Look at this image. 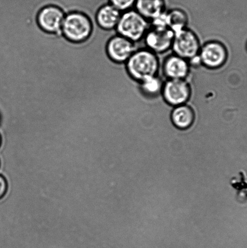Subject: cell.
<instances>
[{"mask_svg":"<svg viewBox=\"0 0 247 248\" xmlns=\"http://www.w3.org/2000/svg\"><path fill=\"white\" fill-rule=\"evenodd\" d=\"M65 15L57 6H49L41 10L38 16V23L43 31L48 33H62V27Z\"/></svg>","mask_w":247,"mask_h":248,"instance_id":"10","label":"cell"},{"mask_svg":"<svg viewBox=\"0 0 247 248\" xmlns=\"http://www.w3.org/2000/svg\"><path fill=\"white\" fill-rule=\"evenodd\" d=\"M122 13L112 4H106L101 7L97 13V23L105 30H115Z\"/></svg>","mask_w":247,"mask_h":248,"instance_id":"13","label":"cell"},{"mask_svg":"<svg viewBox=\"0 0 247 248\" xmlns=\"http://www.w3.org/2000/svg\"><path fill=\"white\" fill-rule=\"evenodd\" d=\"M229 55V50L223 43L218 40H209L202 45L198 60L202 66L215 70L224 66Z\"/></svg>","mask_w":247,"mask_h":248,"instance_id":"5","label":"cell"},{"mask_svg":"<svg viewBox=\"0 0 247 248\" xmlns=\"http://www.w3.org/2000/svg\"><path fill=\"white\" fill-rule=\"evenodd\" d=\"M149 26V21L132 9L122 12L116 31L118 35L137 43L144 40Z\"/></svg>","mask_w":247,"mask_h":248,"instance_id":"2","label":"cell"},{"mask_svg":"<svg viewBox=\"0 0 247 248\" xmlns=\"http://www.w3.org/2000/svg\"><path fill=\"white\" fill-rule=\"evenodd\" d=\"M174 36V31L169 28L150 24L143 40L145 47L159 55L164 54L172 49Z\"/></svg>","mask_w":247,"mask_h":248,"instance_id":"7","label":"cell"},{"mask_svg":"<svg viewBox=\"0 0 247 248\" xmlns=\"http://www.w3.org/2000/svg\"><path fill=\"white\" fill-rule=\"evenodd\" d=\"M166 26L174 33L188 28L189 16L183 9L175 8L166 12Z\"/></svg>","mask_w":247,"mask_h":248,"instance_id":"15","label":"cell"},{"mask_svg":"<svg viewBox=\"0 0 247 248\" xmlns=\"http://www.w3.org/2000/svg\"><path fill=\"white\" fill-rule=\"evenodd\" d=\"M192 94V88L188 79H166L161 94L164 103L174 107L188 104Z\"/></svg>","mask_w":247,"mask_h":248,"instance_id":"6","label":"cell"},{"mask_svg":"<svg viewBox=\"0 0 247 248\" xmlns=\"http://www.w3.org/2000/svg\"><path fill=\"white\" fill-rule=\"evenodd\" d=\"M7 190V184L6 179L0 175V199L3 198Z\"/></svg>","mask_w":247,"mask_h":248,"instance_id":"17","label":"cell"},{"mask_svg":"<svg viewBox=\"0 0 247 248\" xmlns=\"http://www.w3.org/2000/svg\"><path fill=\"white\" fill-rule=\"evenodd\" d=\"M125 69L128 77L138 84L159 75L161 62L159 55L148 48H137L125 63Z\"/></svg>","mask_w":247,"mask_h":248,"instance_id":"1","label":"cell"},{"mask_svg":"<svg viewBox=\"0 0 247 248\" xmlns=\"http://www.w3.org/2000/svg\"><path fill=\"white\" fill-rule=\"evenodd\" d=\"M246 48H247V45H246Z\"/></svg>","mask_w":247,"mask_h":248,"instance_id":"19","label":"cell"},{"mask_svg":"<svg viewBox=\"0 0 247 248\" xmlns=\"http://www.w3.org/2000/svg\"><path fill=\"white\" fill-rule=\"evenodd\" d=\"M110 4L120 12H123L134 9L137 0H109Z\"/></svg>","mask_w":247,"mask_h":248,"instance_id":"16","label":"cell"},{"mask_svg":"<svg viewBox=\"0 0 247 248\" xmlns=\"http://www.w3.org/2000/svg\"><path fill=\"white\" fill-rule=\"evenodd\" d=\"M191 68L188 60L174 53L167 55L161 63V72L166 79H188Z\"/></svg>","mask_w":247,"mask_h":248,"instance_id":"8","label":"cell"},{"mask_svg":"<svg viewBox=\"0 0 247 248\" xmlns=\"http://www.w3.org/2000/svg\"><path fill=\"white\" fill-rule=\"evenodd\" d=\"M1 136H0V145H1Z\"/></svg>","mask_w":247,"mask_h":248,"instance_id":"18","label":"cell"},{"mask_svg":"<svg viewBox=\"0 0 247 248\" xmlns=\"http://www.w3.org/2000/svg\"><path fill=\"white\" fill-rule=\"evenodd\" d=\"M163 79L157 76L147 78L139 84L140 93L145 98L149 99H156L161 96L163 86Z\"/></svg>","mask_w":247,"mask_h":248,"instance_id":"14","label":"cell"},{"mask_svg":"<svg viewBox=\"0 0 247 248\" xmlns=\"http://www.w3.org/2000/svg\"><path fill=\"white\" fill-rule=\"evenodd\" d=\"M134 9L149 23L166 11L164 0H137Z\"/></svg>","mask_w":247,"mask_h":248,"instance_id":"12","label":"cell"},{"mask_svg":"<svg viewBox=\"0 0 247 248\" xmlns=\"http://www.w3.org/2000/svg\"><path fill=\"white\" fill-rule=\"evenodd\" d=\"M92 24L88 17L79 12L65 15L62 31L68 40L81 43L89 37L92 32Z\"/></svg>","mask_w":247,"mask_h":248,"instance_id":"4","label":"cell"},{"mask_svg":"<svg viewBox=\"0 0 247 248\" xmlns=\"http://www.w3.org/2000/svg\"><path fill=\"white\" fill-rule=\"evenodd\" d=\"M202 43L197 34L189 28L174 33L173 53L190 62L198 60Z\"/></svg>","mask_w":247,"mask_h":248,"instance_id":"3","label":"cell"},{"mask_svg":"<svg viewBox=\"0 0 247 248\" xmlns=\"http://www.w3.org/2000/svg\"><path fill=\"white\" fill-rule=\"evenodd\" d=\"M172 124L180 130H187L193 125L196 120L194 109L189 104L174 107L170 114Z\"/></svg>","mask_w":247,"mask_h":248,"instance_id":"11","label":"cell"},{"mask_svg":"<svg viewBox=\"0 0 247 248\" xmlns=\"http://www.w3.org/2000/svg\"><path fill=\"white\" fill-rule=\"evenodd\" d=\"M136 49V43L118 34L111 38L106 46L108 57L116 64L121 65H125Z\"/></svg>","mask_w":247,"mask_h":248,"instance_id":"9","label":"cell"}]
</instances>
